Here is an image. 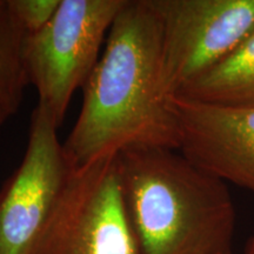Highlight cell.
I'll use <instances>...</instances> for the list:
<instances>
[{
	"instance_id": "1",
	"label": "cell",
	"mask_w": 254,
	"mask_h": 254,
	"mask_svg": "<svg viewBox=\"0 0 254 254\" xmlns=\"http://www.w3.org/2000/svg\"><path fill=\"white\" fill-rule=\"evenodd\" d=\"M163 72L160 20L150 0H127L63 144L73 168L131 147L179 150L173 97L165 90Z\"/></svg>"
},
{
	"instance_id": "2",
	"label": "cell",
	"mask_w": 254,
	"mask_h": 254,
	"mask_svg": "<svg viewBox=\"0 0 254 254\" xmlns=\"http://www.w3.org/2000/svg\"><path fill=\"white\" fill-rule=\"evenodd\" d=\"M117 158L141 254H232L237 213L226 183L178 150L131 147Z\"/></svg>"
},
{
	"instance_id": "3",
	"label": "cell",
	"mask_w": 254,
	"mask_h": 254,
	"mask_svg": "<svg viewBox=\"0 0 254 254\" xmlns=\"http://www.w3.org/2000/svg\"><path fill=\"white\" fill-rule=\"evenodd\" d=\"M127 0H62L52 20L26 36L24 64L30 84L58 127L68 105L100 59V49Z\"/></svg>"
},
{
	"instance_id": "4",
	"label": "cell",
	"mask_w": 254,
	"mask_h": 254,
	"mask_svg": "<svg viewBox=\"0 0 254 254\" xmlns=\"http://www.w3.org/2000/svg\"><path fill=\"white\" fill-rule=\"evenodd\" d=\"M117 155L73 168L32 254H141L124 204Z\"/></svg>"
},
{
	"instance_id": "5",
	"label": "cell",
	"mask_w": 254,
	"mask_h": 254,
	"mask_svg": "<svg viewBox=\"0 0 254 254\" xmlns=\"http://www.w3.org/2000/svg\"><path fill=\"white\" fill-rule=\"evenodd\" d=\"M58 125L40 105L24 158L0 187V254H32L72 176Z\"/></svg>"
},
{
	"instance_id": "6",
	"label": "cell",
	"mask_w": 254,
	"mask_h": 254,
	"mask_svg": "<svg viewBox=\"0 0 254 254\" xmlns=\"http://www.w3.org/2000/svg\"><path fill=\"white\" fill-rule=\"evenodd\" d=\"M161 25L171 97L254 33V0H150Z\"/></svg>"
},
{
	"instance_id": "7",
	"label": "cell",
	"mask_w": 254,
	"mask_h": 254,
	"mask_svg": "<svg viewBox=\"0 0 254 254\" xmlns=\"http://www.w3.org/2000/svg\"><path fill=\"white\" fill-rule=\"evenodd\" d=\"M179 151L225 183L254 193V105H221L174 95Z\"/></svg>"
},
{
	"instance_id": "8",
	"label": "cell",
	"mask_w": 254,
	"mask_h": 254,
	"mask_svg": "<svg viewBox=\"0 0 254 254\" xmlns=\"http://www.w3.org/2000/svg\"><path fill=\"white\" fill-rule=\"evenodd\" d=\"M176 95L221 105H254V33Z\"/></svg>"
},
{
	"instance_id": "9",
	"label": "cell",
	"mask_w": 254,
	"mask_h": 254,
	"mask_svg": "<svg viewBox=\"0 0 254 254\" xmlns=\"http://www.w3.org/2000/svg\"><path fill=\"white\" fill-rule=\"evenodd\" d=\"M25 38L8 0H0V111L9 116L17 113L30 84L24 64Z\"/></svg>"
},
{
	"instance_id": "10",
	"label": "cell",
	"mask_w": 254,
	"mask_h": 254,
	"mask_svg": "<svg viewBox=\"0 0 254 254\" xmlns=\"http://www.w3.org/2000/svg\"><path fill=\"white\" fill-rule=\"evenodd\" d=\"M62 0H8L9 7L26 36L43 30L52 20Z\"/></svg>"
},
{
	"instance_id": "11",
	"label": "cell",
	"mask_w": 254,
	"mask_h": 254,
	"mask_svg": "<svg viewBox=\"0 0 254 254\" xmlns=\"http://www.w3.org/2000/svg\"><path fill=\"white\" fill-rule=\"evenodd\" d=\"M244 254H254V232H253L252 237H251L249 241H247L246 247H245V252H244Z\"/></svg>"
},
{
	"instance_id": "12",
	"label": "cell",
	"mask_w": 254,
	"mask_h": 254,
	"mask_svg": "<svg viewBox=\"0 0 254 254\" xmlns=\"http://www.w3.org/2000/svg\"><path fill=\"white\" fill-rule=\"evenodd\" d=\"M9 117H11V116H9V114L2 112V111H0V126H1L2 124H4L6 120L9 118Z\"/></svg>"
}]
</instances>
